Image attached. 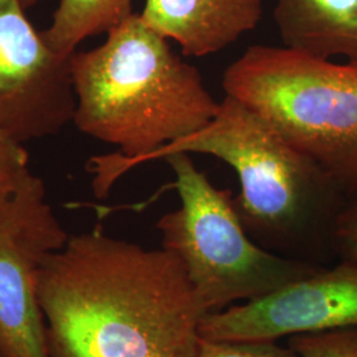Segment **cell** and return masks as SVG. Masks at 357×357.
Here are the masks:
<instances>
[{
    "label": "cell",
    "mask_w": 357,
    "mask_h": 357,
    "mask_svg": "<svg viewBox=\"0 0 357 357\" xmlns=\"http://www.w3.org/2000/svg\"><path fill=\"white\" fill-rule=\"evenodd\" d=\"M38 302L50 357H195L206 315L176 255L101 227L47 258Z\"/></svg>",
    "instance_id": "1"
},
{
    "label": "cell",
    "mask_w": 357,
    "mask_h": 357,
    "mask_svg": "<svg viewBox=\"0 0 357 357\" xmlns=\"http://www.w3.org/2000/svg\"><path fill=\"white\" fill-rule=\"evenodd\" d=\"M106 35L101 45L70 56L73 123L82 134L119 149L116 155L93 159L98 199L128 169L206 126L220 107L197 68L172 51L139 13Z\"/></svg>",
    "instance_id": "2"
},
{
    "label": "cell",
    "mask_w": 357,
    "mask_h": 357,
    "mask_svg": "<svg viewBox=\"0 0 357 357\" xmlns=\"http://www.w3.org/2000/svg\"><path fill=\"white\" fill-rule=\"evenodd\" d=\"M180 153L215 156L234 169L237 216L255 243L277 255L301 259L323 228L332 231L343 208L342 192L319 167L262 115L227 94L206 126L167 144L151 160Z\"/></svg>",
    "instance_id": "3"
},
{
    "label": "cell",
    "mask_w": 357,
    "mask_h": 357,
    "mask_svg": "<svg viewBox=\"0 0 357 357\" xmlns=\"http://www.w3.org/2000/svg\"><path fill=\"white\" fill-rule=\"evenodd\" d=\"M222 88L262 115L342 193L357 195V64L258 44L225 69Z\"/></svg>",
    "instance_id": "4"
},
{
    "label": "cell",
    "mask_w": 357,
    "mask_h": 357,
    "mask_svg": "<svg viewBox=\"0 0 357 357\" xmlns=\"http://www.w3.org/2000/svg\"><path fill=\"white\" fill-rule=\"evenodd\" d=\"M180 206L159 218L162 248L183 262L206 314L265 296L312 274L318 265L270 252L246 233L229 190L216 188L190 153L165 158Z\"/></svg>",
    "instance_id": "5"
},
{
    "label": "cell",
    "mask_w": 357,
    "mask_h": 357,
    "mask_svg": "<svg viewBox=\"0 0 357 357\" xmlns=\"http://www.w3.org/2000/svg\"><path fill=\"white\" fill-rule=\"evenodd\" d=\"M69 237L31 169L0 185V357H50L38 278Z\"/></svg>",
    "instance_id": "6"
},
{
    "label": "cell",
    "mask_w": 357,
    "mask_h": 357,
    "mask_svg": "<svg viewBox=\"0 0 357 357\" xmlns=\"http://www.w3.org/2000/svg\"><path fill=\"white\" fill-rule=\"evenodd\" d=\"M20 0H0V130L22 143L73 123L70 56L60 54L26 17Z\"/></svg>",
    "instance_id": "7"
},
{
    "label": "cell",
    "mask_w": 357,
    "mask_h": 357,
    "mask_svg": "<svg viewBox=\"0 0 357 357\" xmlns=\"http://www.w3.org/2000/svg\"><path fill=\"white\" fill-rule=\"evenodd\" d=\"M357 328V262L317 268L265 296L206 314L200 336L227 342H277L301 333Z\"/></svg>",
    "instance_id": "8"
},
{
    "label": "cell",
    "mask_w": 357,
    "mask_h": 357,
    "mask_svg": "<svg viewBox=\"0 0 357 357\" xmlns=\"http://www.w3.org/2000/svg\"><path fill=\"white\" fill-rule=\"evenodd\" d=\"M143 22L172 40L184 56L206 57L227 50L262 17V0H146Z\"/></svg>",
    "instance_id": "9"
},
{
    "label": "cell",
    "mask_w": 357,
    "mask_h": 357,
    "mask_svg": "<svg viewBox=\"0 0 357 357\" xmlns=\"http://www.w3.org/2000/svg\"><path fill=\"white\" fill-rule=\"evenodd\" d=\"M273 17L283 47L357 64V0H275Z\"/></svg>",
    "instance_id": "10"
},
{
    "label": "cell",
    "mask_w": 357,
    "mask_h": 357,
    "mask_svg": "<svg viewBox=\"0 0 357 357\" xmlns=\"http://www.w3.org/2000/svg\"><path fill=\"white\" fill-rule=\"evenodd\" d=\"M132 13V0H60L43 35L52 50L72 56L81 43L107 33Z\"/></svg>",
    "instance_id": "11"
},
{
    "label": "cell",
    "mask_w": 357,
    "mask_h": 357,
    "mask_svg": "<svg viewBox=\"0 0 357 357\" xmlns=\"http://www.w3.org/2000/svg\"><path fill=\"white\" fill-rule=\"evenodd\" d=\"M287 339L299 357H357V328L301 333Z\"/></svg>",
    "instance_id": "12"
},
{
    "label": "cell",
    "mask_w": 357,
    "mask_h": 357,
    "mask_svg": "<svg viewBox=\"0 0 357 357\" xmlns=\"http://www.w3.org/2000/svg\"><path fill=\"white\" fill-rule=\"evenodd\" d=\"M195 357H299L290 345L277 342H227L200 336Z\"/></svg>",
    "instance_id": "13"
},
{
    "label": "cell",
    "mask_w": 357,
    "mask_h": 357,
    "mask_svg": "<svg viewBox=\"0 0 357 357\" xmlns=\"http://www.w3.org/2000/svg\"><path fill=\"white\" fill-rule=\"evenodd\" d=\"M331 243L342 261L357 262V197L335 217Z\"/></svg>",
    "instance_id": "14"
},
{
    "label": "cell",
    "mask_w": 357,
    "mask_h": 357,
    "mask_svg": "<svg viewBox=\"0 0 357 357\" xmlns=\"http://www.w3.org/2000/svg\"><path fill=\"white\" fill-rule=\"evenodd\" d=\"M24 143L0 130V185L19 178L29 169Z\"/></svg>",
    "instance_id": "15"
},
{
    "label": "cell",
    "mask_w": 357,
    "mask_h": 357,
    "mask_svg": "<svg viewBox=\"0 0 357 357\" xmlns=\"http://www.w3.org/2000/svg\"><path fill=\"white\" fill-rule=\"evenodd\" d=\"M38 1H40V0H20V3L23 4V7H24L26 10H29V8L35 7Z\"/></svg>",
    "instance_id": "16"
}]
</instances>
